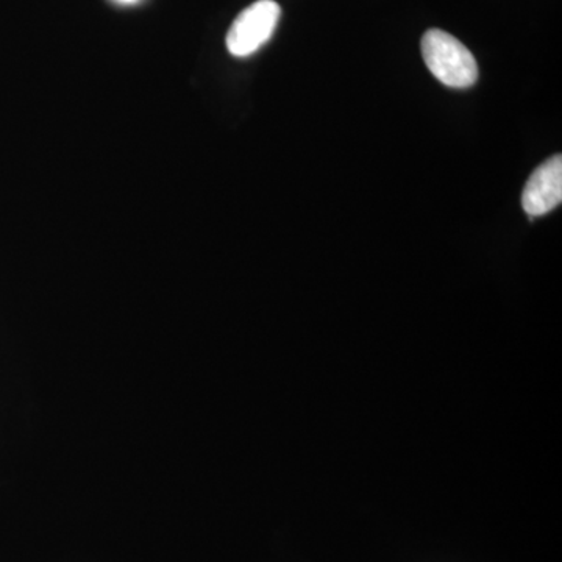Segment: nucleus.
<instances>
[{
  "instance_id": "1",
  "label": "nucleus",
  "mask_w": 562,
  "mask_h": 562,
  "mask_svg": "<svg viewBox=\"0 0 562 562\" xmlns=\"http://www.w3.org/2000/svg\"><path fill=\"white\" fill-rule=\"evenodd\" d=\"M422 57L432 76L450 88H469L479 80L472 52L450 33L432 29L422 38Z\"/></svg>"
},
{
  "instance_id": "2",
  "label": "nucleus",
  "mask_w": 562,
  "mask_h": 562,
  "mask_svg": "<svg viewBox=\"0 0 562 562\" xmlns=\"http://www.w3.org/2000/svg\"><path fill=\"white\" fill-rule=\"evenodd\" d=\"M281 9L276 0H258L239 13L227 33V49L246 58L261 49L272 38L279 25Z\"/></svg>"
},
{
  "instance_id": "3",
  "label": "nucleus",
  "mask_w": 562,
  "mask_h": 562,
  "mask_svg": "<svg viewBox=\"0 0 562 562\" xmlns=\"http://www.w3.org/2000/svg\"><path fill=\"white\" fill-rule=\"evenodd\" d=\"M562 202V157L543 161L531 173L522 192L525 213L531 217L543 216L560 206Z\"/></svg>"
},
{
  "instance_id": "4",
  "label": "nucleus",
  "mask_w": 562,
  "mask_h": 562,
  "mask_svg": "<svg viewBox=\"0 0 562 562\" xmlns=\"http://www.w3.org/2000/svg\"><path fill=\"white\" fill-rule=\"evenodd\" d=\"M122 3H133L136 2V0H120Z\"/></svg>"
}]
</instances>
